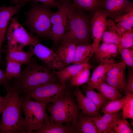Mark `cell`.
Listing matches in <instances>:
<instances>
[{"label":"cell","instance_id":"6da1fadb","mask_svg":"<svg viewBox=\"0 0 133 133\" xmlns=\"http://www.w3.org/2000/svg\"><path fill=\"white\" fill-rule=\"evenodd\" d=\"M67 18L65 34L60 45L72 43L76 46L89 43L91 34L90 21L91 17L86 12L75 6L71 1L60 0Z\"/></svg>","mask_w":133,"mask_h":133},{"label":"cell","instance_id":"7a4b0ae2","mask_svg":"<svg viewBox=\"0 0 133 133\" xmlns=\"http://www.w3.org/2000/svg\"><path fill=\"white\" fill-rule=\"evenodd\" d=\"M4 87L7 100L2 112L0 133H27L22 116L20 92L10 83Z\"/></svg>","mask_w":133,"mask_h":133},{"label":"cell","instance_id":"3957f363","mask_svg":"<svg viewBox=\"0 0 133 133\" xmlns=\"http://www.w3.org/2000/svg\"><path fill=\"white\" fill-rule=\"evenodd\" d=\"M17 78L11 80L10 84L18 90L20 94L37 86L49 82H57L58 78L50 68L39 64L31 58Z\"/></svg>","mask_w":133,"mask_h":133},{"label":"cell","instance_id":"277c9868","mask_svg":"<svg viewBox=\"0 0 133 133\" xmlns=\"http://www.w3.org/2000/svg\"><path fill=\"white\" fill-rule=\"evenodd\" d=\"M46 106L49 117L55 122L61 124L71 123L79 108L72 95L66 89L57 95Z\"/></svg>","mask_w":133,"mask_h":133},{"label":"cell","instance_id":"5b68a950","mask_svg":"<svg viewBox=\"0 0 133 133\" xmlns=\"http://www.w3.org/2000/svg\"><path fill=\"white\" fill-rule=\"evenodd\" d=\"M37 2H34L26 13L24 24L37 36L50 39L52 28L50 18L53 12L51 7Z\"/></svg>","mask_w":133,"mask_h":133},{"label":"cell","instance_id":"8992f818","mask_svg":"<svg viewBox=\"0 0 133 133\" xmlns=\"http://www.w3.org/2000/svg\"><path fill=\"white\" fill-rule=\"evenodd\" d=\"M22 112L25 115L24 124L27 133H33L40 129L48 118L46 111L47 103L33 100L29 97L20 95Z\"/></svg>","mask_w":133,"mask_h":133},{"label":"cell","instance_id":"52a82bcc","mask_svg":"<svg viewBox=\"0 0 133 133\" xmlns=\"http://www.w3.org/2000/svg\"><path fill=\"white\" fill-rule=\"evenodd\" d=\"M6 33L7 49H21L39 41L37 36L29 33L18 22L17 17H12Z\"/></svg>","mask_w":133,"mask_h":133},{"label":"cell","instance_id":"ba28073f","mask_svg":"<svg viewBox=\"0 0 133 133\" xmlns=\"http://www.w3.org/2000/svg\"><path fill=\"white\" fill-rule=\"evenodd\" d=\"M65 84L49 82L28 90L20 95L27 96L32 99L47 103H51L59 94L66 89Z\"/></svg>","mask_w":133,"mask_h":133},{"label":"cell","instance_id":"9c48e42d","mask_svg":"<svg viewBox=\"0 0 133 133\" xmlns=\"http://www.w3.org/2000/svg\"><path fill=\"white\" fill-rule=\"evenodd\" d=\"M58 11L53 12L50 18L52 25L50 39L54 47L57 46L65 34L67 25V18L64 8L60 0H56Z\"/></svg>","mask_w":133,"mask_h":133},{"label":"cell","instance_id":"30bf717a","mask_svg":"<svg viewBox=\"0 0 133 133\" xmlns=\"http://www.w3.org/2000/svg\"><path fill=\"white\" fill-rule=\"evenodd\" d=\"M29 51L52 69L59 70L66 66L61 61L55 52L52 49L42 44L39 41L30 44Z\"/></svg>","mask_w":133,"mask_h":133},{"label":"cell","instance_id":"8fae6325","mask_svg":"<svg viewBox=\"0 0 133 133\" xmlns=\"http://www.w3.org/2000/svg\"><path fill=\"white\" fill-rule=\"evenodd\" d=\"M107 17L100 8L92 15L90 24L91 37L93 41L92 44V56L100 46L106 27Z\"/></svg>","mask_w":133,"mask_h":133},{"label":"cell","instance_id":"7c38bea8","mask_svg":"<svg viewBox=\"0 0 133 133\" xmlns=\"http://www.w3.org/2000/svg\"><path fill=\"white\" fill-rule=\"evenodd\" d=\"M132 3L128 0H101L100 8L107 17L116 22Z\"/></svg>","mask_w":133,"mask_h":133},{"label":"cell","instance_id":"4fadbf2b","mask_svg":"<svg viewBox=\"0 0 133 133\" xmlns=\"http://www.w3.org/2000/svg\"><path fill=\"white\" fill-rule=\"evenodd\" d=\"M126 65L122 61L116 63L105 76L103 81L118 91L125 90Z\"/></svg>","mask_w":133,"mask_h":133},{"label":"cell","instance_id":"5bb4252c","mask_svg":"<svg viewBox=\"0 0 133 133\" xmlns=\"http://www.w3.org/2000/svg\"><path fill=\"white\" fill-rule=\"evenodd\" d=\"M21 7V6L18 5L6 7L3 5L0 6V65L3 63L1 54L2 48L8 22L13 16L18 12Z\"/></svg>","mask_w":133,"mask_h":133},{"label":"cell","instance_id":"9a60e30c","mask_svg":"<svg viewBox=\"0 0 133 133\" xmlns=\"http://www.w3.org/2000/svg\"><path fill=\"white\" fill-rule=\"evenodd\" d=\"M92 117L79 111L71 123L74 133H98Z\"/></svg>","mask_w":133,"mask_h":133},{"label":"cell","instance_id":"2e32d148","mask_svg":"<svg viewBox=\"0 0 133 133\" xmlns=\"http://www.w3.org/2000/svg\"><path fill=\"white\" fill-rule=\"evenodd\" d=\"M93 71L91 77L87 82V87L93 88L98 82L103 80L107 74L116 63L113 58L106 59L100 63Z\"/></svg>","mask_w":133,"mask_h":133},{"label":"cell","instance_id":"e0dca14e","mask_svg":"<svg viewBox=\"0 0 133 133\" xmlns=\"http://www.w3.org/2000/svg\"><path fill=\"white\" fill-rule=\"evenodd\" d=\"M74 94L82 114L93 117L101 116L95 105L87 96L83 94L79 87H77Z\"/></svg>","mask_w":133,"mask_h":133},{"label":"cell","instance_id":"ac0fdd59","mask_svg":"<svg viewBox=\"0 0 133 133\" xmlns=\"http://www.w3.org/2000/svg\"><path fill=\"white\" fill-rule=\"evenodd\" d=\"M71 123L66 124L58 123L51 119L49 117L40 129L33 133H74Z\"/></svg>","mask_w":133,"mask_h":133},{"label":"cell","instance_id":"d6986e66","mask_svg":"<svg viewBox=\"0 0 133 133\" xmlns=\"http://www.w3.org/2000/svg\"><path fill=\"white\" fill-rule=\"evenodd\" d=\"M90 64L88 63L82 64H73L58 70H53V73L58 78L59 82L65 84L78 72L88 66Z\"/></svg>","mask_w":133,"mask_h":133},{"label":"cell","instance_id":"ffe728a7","mask_svg":"<svg viewBox=\"0 0 133 133\" xmlns=\"http://www.w3.org/2000/svg\"><path fill=\"white\" fill-rule=\"evenodd\" d=\"M76 46L72 43L60 45L55 52L61 61L66 66L72 63Z\"/></svg>","mask_w":133,"mask_h":133},{"label":"cell","instance_id":"44dd1931","mask_svg":"<svg viewBox=\"0 0 133 133\" xmlns=\"http://www.w3.org/2000/svg\"><path fill=\"white\" fill-rule=\"evenodd\" d=\"M92 44L85 43L76 46L73 64H82L88 63L92 56Z\"/></svg>","mask_w":133,"mask_h":133},{"label":"cell","instance_id":"7402d4cb","mask_svg":"<svg viewBox=\"0 0 133 133\" xmlns=\"http://www.w3.org/2000/svg\"><path fill=\"white\" fill-rule=\"evenodd\" d=\"M93 88L98 90L104 96L110 100H117L123 97L117 89L103 80L97 83Z\"/></svg>","mask_w":133,"mask_h":133},{"label":"cell","instance_id":"603a6c76","mask_svg":"<svg viewBox=\"0 0 133 133\" xmlns=\"http://www.w3.org/2000/svg\"><path fill=\"white\" fill-rule=\"evenodd\" d=\"M117 47L113 44L102 43L95 52L97 61L100 63L106 59H110L117 54Z\"/></svg>","mask_w":133,"mask_h":133},{"label":"cell","instance_id":"cb8c5ba5","mask_svg":"<svg viewBox=\"0 0 133 133\" xmlns=\"http://www.w3.org/2000/svg\"><path fill=\"white\" fill-rule=\"evenodd\" d=\"M101 41L102 43L114 44L118 47L120 41L119 37L116 32V24L111 19L107 21Z\"/></svg>","mask_w":133,"mask_h":133},{"label":"cell","instance_id":"d4e9b609","mask_svg":"<svg viewBox=\"0 0 133 133\" xmlns=\"http://www.w3.org/2000/svg\"><path fill=\"white\" fill-rule=\"evenodd\" d=\"M33 55L31 52H26L22 49H7L5 58L16 61L22 65L27 64Z\"/></svg>","mask_w":133,"mask_h":133},{"label":"cell","instance_id":"484cf974","mask_svg":"<svg viewBox=\"0 0 133 133\" xmlns=\"http://www.w3.org/2000/svg\"><path fill=\"white\" fill-rule=\"evenodd\" d=\"M101 0H73L75 6L92 15L100 8Z\"/></svg>","mask_w":133,"mask_h":133},{"label":"cell","instance_id":"4316f807","mask_svg":"<svg viewBox=\"0 0 133 133\" xmlns=\"http://www.w3.org/2000/svg\"><path fill=\"white\" fill-rule=\"evenodd\" d=\"M6 67L5 72L7 80L10 81L12 80L18 78L21 72V64L14 60L5 58Z\"/></svg>","mask_w":133,"mask_h":133},{"label":"cell","instance_id":"83f0119b","mask_svg":"<svg viewBox=\"0 0 133 133\" xmlns=\"http://www.w3.org/2000/svg\"><path fill=\"white\" fill-rule=\"evenodd\" d=\"M126 98V95L119 99L109 100L102 107L99 112L104 114L119 112L122 109Z\"/></svg>","mask_w":133,"mask_h":133},{"label":"cell","instance_id":"f1b7e54d","mask_svg":"<svg viewBox=\"0 0 133 133\" xmlns=\"http://www.w3.org/2000/svg\"><path fill=\"white\" fill-rule=\"evenodd\" d=\"M92 67L89 64L73 77L69 80L71 85L79 87L87 82L89 80L90 70Z\"/></svg>","mask_w":133,"mask_h":133},{"label":"cell","instance_id":"f546056e","mask_svg":"<svg viewBox=\"0 0 133 133\" xmlns=\"http://www.w3.org/2000/svg\"><path fill=\"white\" fill-rule=\"evenodd\" d=\"M84 92L85 95L93 102L99 111L102 107L110 100L99 92L96 91L93 88L87 87Z\"/></svg>","mask_w":133,"mask_h":133},{"label":"cell","instance_id":"4dcf8cb0","mask_svg":"<svg viewBox=\"0 0 133 133\" xmlns=\"http://www.w3.org/2000/svg\"><path fill=\"white\" fill-rule=\"evenodd\" d=\"M116 22L126 30H133V3L121 16Z\"/></svg>","mask_w":133,"mask_h":133},{"label":"cell","instance_id":"1f68e13d","mask_svg":"<svg viewBox=\"0 0 133 133\" xmlns=\"http://www.w3.org/2000/svg\"><path fill=\"white\" fill-rule=\"evenodd\" d=\"M119 38L120 41L117 47L119 53L124 49L133 48V30L126 31Z\"/></svg>","mask_w":133,"mask_h":133},{"label":"cell","instance_id":"d6a6232c","mask_svg":"<svg viewBox=\"0 0 133 133\" xmlns=\"http://www.w3.org/2000/svg\"><path fill=\"white\" fill-rule=\"evenodd\" d=\"M126 98L122 108V118L133 119V93L126 94Z\"/></svg>","mask_w":133,"mask_h":133},{"label":"cell","instance_id":"836d02e7","mask_svg":"<svg viewBox=\"0 0 133 133\" xmlns=\"http://www.w3.org/2000/svg\"><path fill=\"white\" fill-rule=\"evenodd\" d=\"M113 133H133L130 124L126 119H117L114 123L112 127Z\"/></svg>","mask_w":133,"mask_h":133},{"label":"cell","instance_id":"e575fe53","mask_svg":"<svg viewBox=\"0 0 133 133\" xmlns=\"http://www.w3.org/2000/svg\"><path fill=\"white\" fill-rule=\"evenodd\" d=\"M92 118L98 129V133H112L111 127L101 119L100 116H92Z\"/></svg>","mask_w":133,"mask_h":133},{"label":"cell","instance_id":"d590c367","mask_svg":"<svg viewBox=\"0 0 133 133\" xmlns=\"http://www.w3.org/2000/svg\"><path fill=\"white\" fill-rule=\"evenodd\" d=\"M121 54L123 61L126 65L129 66H133V48H124L120 53Z\"/></svg>","mask_w":133,"mask_h":133},{"label":"cell","instance_id":"8d00e7d4","mask_svg":"<svg viewBox=\"0 0 133 133\" xmlns=\"http://www.w3.org/2000/svg\"><path fill=\"white\" fill-rule=\"evenodd\" d=\"M119 112L112 113L106 114H104L103 116H100L101 119L111 127L113 133V125L116 121L120 117L122 114V113H120Z\"/></svg>","mask_w":133,"mask_h":133},{"label":"cell","instance_id":"74e56055","mask_svg":"<svg viewBox=\"0 0 133 133\" xmlns=\"http://www.w3.org/2000/svg\"><path fill=\"white\" fill-rule=\"evenodd\" d=\"M126 94L133 93V70H129L127 79L126 81L125 86L124 90Z\"/></svg>","mask_w":133,"mask_h":133},{"label":"cell","instance_id":"f35d334b","mask_svg":"<svg viewBox=\"0 0 133 133\" xmlns=\"http://www.w3.org/2000/svg\"><path fill=\"white\" fill-rule=\"evenodd\" d=\"M29 1H33V2H40L42 4L48 6L50 7H57V2L56 0H24V2L25 3Z\"/></svg>","mask_w":133,"mask_h":133},{"label":"cell","instance_id":"ab89813d","mask_svg":"<svg viewBox=\"0 0 133 133\" xmlns=\"http://www.w3.org/2000/svg\"><path fill=\"white\" fill-rule=\"evenodd\" d=\"M9 82L6 78L5 72L3 71L0 67V86L4 87Z\"/></svg>","mask_w":133,"mask_h":133},{"label":"cell","instance_id":"60d3db41","mask_svg":"<svg viewBox=\"0 0 133 133\" xmlns=\"http://www.w3.org/2000/svg\"><path fill=\"white\" fill-rule=\"evenodd\" d=\"M7 100V96L6 95L3 97L0 95V115L2 113L5 105Z\"/></svg>","mask_w":133,"mask_h":133},{"label":"cell","instance_id":"b9f144b4","mask_svg":"<svg viewBox=\"0 0 133 133\" xmlns=\"http://www.w3.org/2000/svg\"><path fill=\"white\" fill-rule=\"evenodd\" d=\"M24 0H11L12 3L15 5H20L22 7L24 5L25 3Z\"/></svg>","mask_w":133,"mask_h":133},{"label":"cell","instance_id":"7bdbcfd3","mask_svg":"<svg viewBox=\"0 0 133 133\" xmlns=\"http://www.w3.org/2000/svg\"><path fill=\"white\" fill-rule=\"evenodd\" d=\"M67 0L70 1H71V0H72L73 1V0Z\"/></svg>","mask_w":133,"mask_h":133}]
</instances>
